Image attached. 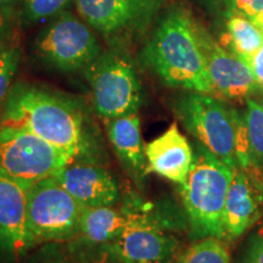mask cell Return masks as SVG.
I'll list each match as a JSON object with an SVG mask.
<instances>
[{
  "label": "cell",
  "mask_w": 263,
  "mask_h": 263,
  "mask_svg": "<svg viewBox=\"0 0 263 263\" xmlns=\"http://www.w3.org/2000/svg\"><path fill=\"white\" fill-rule=\"evenodd\" d=\"M16 0H0V6H6V5H10L12 4V3H15Z\"/></svg>",
  "instance_id": "30"
},
{
  "label": "cell",
  "mask_w": 263,
  "mask_h": 263,
  "mask_svg": "<svg viewBox=\"0 0 263 263\" xmlns=\"http://www.w3.org/2000/svg\"><path fill=\"white\" fill-rule=\"evenodd\" d=\"M144 58L168 87L213 95L200 28L185 10H172L164 16L147 43Z\"/></svg>",
  "instance_id": "2"
},
{
  "label": "cell",
  "mask_w": 263,
  "mask_h": 263,
  "mask_svg": "<svg viewBox=\"0 0 263 263\" xmlns=\"http://www.w3.org/2000/svg\"><path fill=\"white\" fill-rule=\"evenodd\" d=\"M147 172H154L177 184L188 178L194 161V149L180 133L178 124L172 123L164 133L145 146Z\"/></svg>",
  "instance_id": "15"
},
{
  "label": "cell",
  "mask_w": 263,
  "mask_h": 263,
  "mask_svg": "<svg viewBox=\"0 0 263 263\" xmlns=\"http://www.w3.org/2000/svg\"><path fill=\"white\" fill-rule=\"evenodd\" d=\"M0 126L29 130L73 160L93 155L98 143L77 99L35 84L18 83L11 88L2 105Z\"/></svg>",
  "instance_id": "1"
},
{
  "label": "cell",
  "mask_w": 263,
  "mask_h": 263,
  "mask_svg": "<svg viewBox=\"0 0 263 263\" xmlns=\"http://www.w3.org/2000/svg\"><path fill=\"white\" fill-rule=\"evenodd\" d=\"M200 38L211 78L213 97L246 100L258 91L259 85L246 62L213 41L201 28Z\"/></svg>",
  "instance_id": "12"
},
{
  "label": "cell",
  "mask_w": 263,
  "mask_h": 263,
  "mask_svg": "<svg viewBox=\"0 0 263 263\" xmlns=\"http://www.w3.org/2000/svg\"><path fill=\"white\" fill-rule=\"evenodd\" d=\"M173 112L199 143L233 170L238 168L233 108L211 94L189 91L174 101Z\"/></svg>",
  "instance_id": "7"
},
{
  "label": "cell",
  "mask_w": 263,
  "mask_h": 263,
  "mask_svg": "<svg viewBox=\"0 0 263 263\" xmlns=\"http://www.w3.org/2000/svg\"><path fill=\"white\" fill-rule=\"evenodd\" d=\"M136 218L108 244L124 263H177L180 242L160 217L136 206Z\"/></svg>",
  "instance_id": "9"
},
{
  "label": "cell",
  "mask_w": 263,
  "mask_h": 263,
  "mask_svg": "<svg viewBox=\"0 0 263 263\" xmlns=\"http://www.w3.org/2000/svg\"><path fill=\"white\" fill-rule=\"evenodd\" d=\"M137 211L130 207H84L81 215L77 238L94 244H111L136 218Z\"/></svg>",
  "instance_id": "17"
},
{
  "label": "cell",
  "mask_w": 263,
  "mask_h": 263,
  "mask_svg": "<svg viewBox=\"0 0 263 263\" xmlns=\"http://www.w3.org/2000/svg\"><path fill=\"white\" fill-rule=\"evenodd\" d=\"M248 65L251 68L259 88H263V45L254 57L250 59Z\"/></svg>",
  "instance_id": "27"
},
{
  "label": "cell",
  "mask_w": 263,
  "mask_h": 263,
  "mask_svg": "<svg viewBox=\"0 0 263 263\" xmlns=\"http://www.w3.org/2000/svg\"><path fill=\"white\" fill-rule=\"evenodd\" d=\"M221 45L248 64L262 48L263 32L248 16L230 12Z\"/></svg>",
  "instance_id": "18"
},
{
  "label": "cell",
  "mask_w": 263,
  "mask_h": 263,
  "mask_svg": "<svg viewBox=\"0 0 263 263\" xmlns=\"http://www.w3.org/2000/svg\"><path fill=\"white\" fill-rule=\"evenodd\" d=\"M6 29H8V18L5 17L4 14L0 12V48L3 47V39L5 38L6 34Z\"/></svg>",
  "instance_id": "28"
},
{
  "label": "cell",
  "mask_w": 263,
  "mask_h": 263,
  "mask_svg": "<svg viewBox=\"0 0 263 263\" xmlns=\"http://www.w3.org/2000/svg\"><path fill=\"white\" fill-rule=\"evenodd\" d=\"M230 12H238L256 21L263 16V0H226Z\"/></svg>",
  "instance_id": "25"
},
{
  "label": "cell",
  "mask_w": 263,
  "mask_h": 263,
  "mask_svg": "<svg viewBox=\"0 0 263 263\" xmlns=\"http://www.w3.org/2000/svg\"><path fill=\"white\" fill-rule=\"evenodd\" d=\"M244 122L248 138L249 156L252 167L263 172V107L254 99H246Z\"/></svg>",
  "instance_id": "19"
},
{
  "label": "cell",
  "mask_w": 263,
  "mask_h": 263,
  "mask_svg": "<svg viewBox=\"0 0 263 263\" xmlns=\"http://www.w3.org/2000/svg\"><path fill=\"white\" fill-rule=\"evenodd\" d=\"M255 22V24L256 25H257L258 26V27L259 28H261L262 29V32H263V16H261V17H258L257 20H256V21H254Z\"/></svg>",
  "instance_id": "29"
},
{
  "label": "cell",
  "mask_w": 263,
  "mask_h": 263,
  "mask_svg": "<svg viewBox=\"0 0 263 263\" xmlns=\"http://www.w3.org/2000/svg\"><path fill=\"white\" fill-rule=\"evenodd\" d=\"M177 263H232V259L223 240L205 238L194 241L179 255Z\"/></svg>",
  "instance_id": "20"
},
{
  "label": "cell",
  "mask_w": 263,
  "mask_h": 263,
  "mask_svg": "<svg viewBox=\"0 0 263 263\" xmlns=\"http://www.w3.org/2000/svg\"><path fill=\"white\" fill-rule=\"evenodd\" d=\"M84 72L94 110L101 118L106 121L138 114L143 90L136 67L127 55L101 52Z\"/></svg>",
  "instance_id": "5"
},
{
  "label": "cell",
  "mask_w": 263,
  "mask_h": 263,
  "mask_svg": "<svg viewBox=\"0 0 263 263\" xmlns=\"http://www.w3.org/2000/svg\"><path fill=\"white\" fill-rule=\"evenodd\" d=\"M68 0H24L26 15L29 20L49 17L64 8Z\"/></svg>",
  "instance_id": "24"
},
{
  "label": "cell",
  "mask_w": 263,
  "mask_h": 263,
  "mask_svg": "<svg viewBox=\"0 0 263 263\" xmlns=\"http://www.w3.org/2000/svg\"><path fill=\"white\" fill-rule=\"evenodd\" d=\"M38 52L57 70L73 72L85 70L103 51L87 22L62 12L39 35Z\"/></svg>",
  "instance_id": "8"
},
{
  "label": "cell",
  "mask_w": 263,
  "mask_h": 263,
  "mask_svg": "<svg viewBox=\"0 0 263 263\" xmlns=\"http://www.w3.org/2000/svg\"><path fill=\"white\" fill-rule=\"evenodd\" d=\"M83 209L54 177L28 188L27 218L33 248L39 244L68 242L77 238Z\"/></svg>",
  "instance_id": "6"
},
{
  "label": "cell",
  "mask_w": 263,
  "mask_h": 263,
  "mask_svg": "<svg viewBox=\"0 0 263 263\" xmlns=\"http://www.w3.org/2000/svg\"><path fill=\"white\" fill-rule=\"evenodd\" d=\"M78 14L103 34L145 27L160 8V0H76Z\"/></svg>",
  "instance_id": "11"
},
{
  "label": "cell",
  "mask_w": 263,
  "mask_h": 263,
  "mask_svg": "<svg viewBox=\"0 0 263 263\" xmlns=\"http://www.w3.org/2000/svg\"><path fill=\"white\" fill-rule=\"evenodd\" d=\"M54 178L84 207L114 206L120 200V189L114 177L89 161H71Z\"/></svg>",
  "instance_id": "13"
},
{
  "label": "cell",
  "mask_w": 263,
  "mask_h": 263,
  "mask_svg": "<svg viewBox=\"0 0 263 263\" xmlns=\"http://www.w3.org/2000/svg\"><path fill=\"white\" fill-rule=\"evenodd\" d=\"M258 91H259V97H261V101H259V104H261L263 107V88H259Z\"/></svg>",
  "instance_id": "31"
},
{
  "label": "cell",
  "mask_w": 263,
  "mask_h": 263,
  "mask_svg": "<svg viewBox=\"0 0 263 263\" xmlns=\"http://www.w3.org/2000/svg\"><path fill=\"white\" fill-rule=\"evenodd\" d=\"M21 62V50L16 45H3L0 48V106L11 90L12 81Z\"/></svg>",
  "instance_id": "22"
},
{
  "label": "cell",
  "mask_w": 263,
  "mask_h": 263,
  "mask_svg": "<svg viewBox=\"0 0 263 263\" xmlns=\"http://www.w3.org/2000/svg\"><path fill=\"white\" fill-rule=\"evenodd\" d=\"M263 212V172L256 167L234 171L224 211L223 233L227 241H235L259 222Z\"/></svg>",
  "instance_id": "10"
},
{
  "label": "cell",
  "mask_w": 263,
  "mask_h": 263,
  "mask_svg": "<svg viewBox=\"0 0 263 263\" xmlns=\"http://www.w3.org/2000/svg\"><path fill=\"white\" fill-rule=\"evenodd\" d=\"M105 127L108 140L124 168L138 184H141L149 172L138 114L106 120Z\"/></svg>",
  "instance_id": "16"
},
{
  "label": "cell",
  "mask_w": 263,
  "mask_h": 263,
  "mask_svg": "<svg viewBox=\"0 0 263 263\" xmlns=\"http://www.w3.org/2000/svg\"><path fill=\"white\" fill-rule=\"evenodd\" d=\"M73 263H124L108 244H94L74 238L66 246Z\"/></svg>",
  "instance_id": "21"
},
{
  "label": "cell",
  "mask_w": 263,
  "mask_h": 263,
  "mask_svg": "<svg viewBox=\"0 0 263 263\" xmlns=\"http://www.w3.org/2000/svg\"><path fill=\"white\" fill-rule=\"evenodd\" d=\"M73 159L29 130L0 126V177L25 189L51 178Z\"/></svg>",
  "instance_id": "4"
},
{
  "label": "cell",
  "mask_w": 263,
  "mask_h": 263,
  "mask_svg": "<svg viewBox=\"0 0 263 263\" xmlns=\"http://www.w3.org/2000/svg\"><path fill=\"white\" fill-rule=\"evenodd\" d=\"M0 248L21 257L33 248L28 230L27 189L0 177Z\"/></svg>",
  "instance_id": "14"
},
{
  "label": "cell",
  "mask_w": 263,
  "mask_h": 263,
  "mask_svg": "<svg viewBox=\"0 0 263 263\" xmlns=\"http://www.w3.org/2000/svg\"><path fill=\"white\" fill-rule=\"evenodd\" d=\"M234 171L201 143H195L192 170L180 184L189 234L194 241L224 239L223 211Z\"/></svg>",
  "instance_id": "3"
},
{
  "label": "cell",
  "mask_w": 263,
  "mask_h": 263,
  "mask_svg": "<svg viewBox=\"0 0 263 263\" xmlns=\"http://www.w3.org/2000/svg\"><path fill=\"white\" fill-rule=\"evenodd\" d=\"M31 263H73L67 250H62L58 246L50 245L42 249L34 256Z\"/></svg>",
  "instance_id": "26"
},
{
  "label": "cell",
  "mask_w": 263,
  "mask_h": 263,
  "mask_svg": "<svg viewBox=\"0 0 263 263\" xmlns=\"http://www.w3.org/2000/svg\"><path fill=\"white\" fill-rule=\"evenodd\" d=\"M239 263H263V221L256 223L246 239Z\"/></svg>",
  "instance_id": "23"
}]
</instances>
